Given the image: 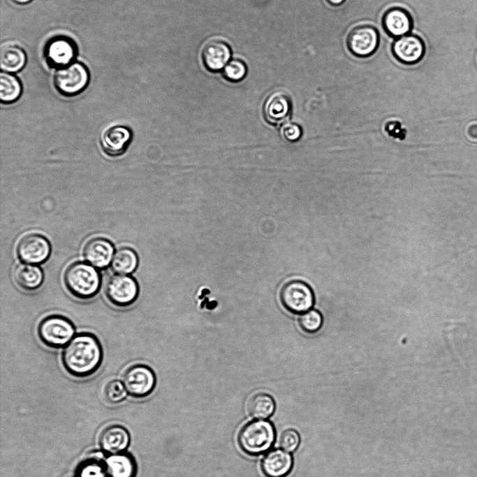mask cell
I'll return each mask as SVG.
<instances>
[{"mask_svg": "<svg viewBox=\"0 0 477 477\" xmlns=\"http://www.w3.org/2000/svg\"><path fill=\"white\" fill-rule=\"evenodd\" d=\"M103 358L99 339L89 332L75 334L61 353V362L66 371L79 378L94 373L101 366Z\"/></svg>", "mask_w": 477, "mask_h": 477, "instance_id": "obj_1", "label": "cell"}, {"mask_svg": "<svg viewBox=\"0 0 477 477\" xmlns=\"http://www.w3.org/2000/svg\"><path fill=\"white\" fill-rule=\"evenodd\" d=\"M63 280L68 292L81 300L94 297L101 286L99 271L91 264L81 261L74 262L66 267Z\"/></svg>", "mask_w": 477, "mask_h": 477, "instance_id": "obj_2", "label": "cell"}, {"mask_svg": "<svg viewBox=\"0 0 477 477\" xmlns=\"http://www.w3.org/2000/svg\"><path fill=\"white\" fill-rule=\"evenodd\" d=\"M276 438L273 424L266 420L256 419L246 423L240 430L237 442L241 450L249 455L267 453Z\"/></svg>", "mask_w": 477, "mask_h": 477, "instance_id": "obj_3", "label": "cell"}, {"mask_svg": "<svg viewBox=\"0 0 477 477\" xmlns=\"http://www.w3.org/2000/svg\"><path fill=\"white\" fill-rule=\"evenodd\" d=\"M73 323L66 317L52 314L44 317L37 327L39 340L47 347L61 348L75 334Z\"/></svg>", "mask_w": 477, "mask_h": 477, "instance_id": "obj_4", "label": "cell"}, {"mask_svg": "<svg viewBox=\"0 0 477 477\" xmlns=\"http://www.w3.org/2000/svg\"><path fill=\"white\" fill-rule=\"evenodd\" d=\"M54 85L62 95L73 97L81 93L88 85L89 72L87 66L79 62L59 68L54 75Z\"/></svg>", "mask_w": 477, "mask_h": 477, "instance_id": "obj_5", "label": "cell"}, {"mask_svg": "<svg viewBox=\"0 0 477 477\" xmlns=\"http://www.w3.org/2000/svg\"><path fill=\"white\" fill-rule=\"evenodd\" d=\"M139 285L131 276L115 274L110 276L105 286V294L110 304L117 308L131 306L139 295Z\"/></svg>", "mask_w": 477, "mask_h": 477, "instance_id": "obj_6", "label": "cell"}, {"mask_svg": "<svg viewBox=\"0 0 477 477\" xmlns=\"http://www.w3.org/2000/svg\"><path fill=\"white\" fill-rule=\"evenodd\" d=\"M279 299L284 308L293 314L308 311L314 301L312 290L300 280L286 282L281 287Z\"/></svg>", "mask_w": 477, "mask_h": 477, "instance_id": "obj_7", "label": "cell"}, {"mask_svg": "<svg viewBox=\"0 0 477 477\" xmlns=\"http://www.w3.org/2000/svg\"><path fill=\"white\" fill-rule=\"evenodd\" d=\"M51 250L50 243L45 236L37 233H31L19 240L16 253L22 262L39 265L48 259Z\"/></svg>", "mask_w": 477, "mask_h": 477, "instance_id": "obj_8", "label": "cell"}, {"mask_svg": "<svg viewBox=\"0 0 477 477\" xmlns=\"http://www.w3.org/2000/svg\"><path fill=\"white\" fill-rule=\"evenodd\" d=\"M123 384L126 391L135 397L149 395L156 385V376L147 365L135 364L128 367L122 376Z\"/></svg>", "mask_w": 477, "mask_h": 477, "instance_id": "obj_9", "label": "cell"}, {"mask_svg": "<svg viewBox=\"0 0 477 477\" xmlns=\"http://www.w3.org/2000/svg\"><path fill=\"white\" fill-rule=\"evenodd\" d=\"M379 42V32L369 24H361L353 28L347 35L346 45L348 50L359 57L372 55Z\"/></svg>", "mask_w": 477, "mask_h": 477, "instance_id": "obj_10", "label": "cell"}, {"mask_svg": "<svg viewBox=\"0 0 477 477\" xmlns=\"http://www.w3.org/2000/svg\"><path fill=\"white\" fill-rule=\"evenodd\" d=\"M44 53L47 63L59 69L73 62L77 47L71 38L59 35L51 38L46 43Z\"/></svg>", "mask_w": 477, "mask_h": 477, "instance_id": "obj_11", "label": "cell"}, {"mask_svg": "<svg viewBox=\"0 0 477 477\" xmlns=\"http://www.w3.org/2000/svg\"><path fill=\"white\" fill-rule=\"evenodd\" d=\"M133 138L131 129L124 125H115L105 129L100 143L103 152L110 157H118L128 149Z\"/></svg>", "mask_w": 477, "mask_h": 477, "instance_id": "obj_12", "label": "cell"}, {"mask_svg": "<svg viewBox=\"0 0 477 477\" xmlns=\"http://www.w3.org/2000/svg\"><path fill=\"white\" fill-rule=\"evenodd\" d=\"M392 51L395 58L400 62L405 64H413L423 58L425 46L419 36L414 34H406L395 41Z\"/></svg>", "mask_w": 477, "mask_h": 477, "instance_id": "obj_13", "label": "cell"}, {"mask_svg": "<svg viewBox=\"0 0 477 477\" xmlns=\"http://www.w3.org/2000/svg\"><path fill=\"white\" fill-rule=\"evenodd\" d=\"M114 251V245L110 240L95 237L85 243L82 254L86 262L98 269H104L111 263Z\"/></svg>", "mask_w": 477, "mask_h": 477, "instance_id": "obj_14", "label": "cell"}, {"mask_svg": "<svg viewBox=\"0 0 477 477\" xmlns=\"http://www.w3.org/2000/svg\"><path fill=\"white\" fill-rule=\"evenodd\" d=\"M293 464L291 454L276 448L265 453L261 461V469L266 477H286L291 472Z\"/></svg>", "mask_w": 477, "mask_h": 477, "instance_id": "obj_15", "label": "cell"}, {"mask_svg": "<svg viewBox=\"0 0 477 477\" xmlns=\"http://www.w3.org/2000/svg\"><path fill=\"white\" fill-rule=\"evenodd\" d=\"M231 56L228 44L219 39L207 41L202 49V59L205 67L216 72L224 68Z\"/></svg>", "mask_w": 477, "mask_h": 477, "instance_id": "obj_16", "label": "cell"}, {"mask_svg": "<svg viewBox=\"0 0 477 477\" xmlns=\"http://www.w3.org/2000/svg\"><path fill=\"white\" fill-rule=\"evenodd\" d=\"M291 104L288 96L282 91H275L266 99L263 113L265 119L271 124L284 122L289 117Z\"/></svg>", "mask_w": 477, "mask_h": 477, "instance_id": "obj_17", "label": "cell"}, {"mask_svg": "<svg viewBox=\"0 0 477 477\" xmlns=\"http://www.w3.org/2000/svg\"><path fill=\"white\" fill-rule=\"evenodd\" d=\"M382 24L388 34L399 38L408 34L412 28L413 20L406 10L400 7H393L383 14Z\"/></svg>", "mask_w": 477, "mask_h": 477, "instance_id": "obj_18", "label": "cell"}, {"mask_svg": "<svg viewBox=\"0 0 477 477\" xmlns=\"http://www.w3.org/2000/svg\"><path fill=\"white\" fill-rule=\"evenodd\" d=\"M130 441L128 431L122 426L110 425L104 428L99 437V443L103 450L111 454L122 453Z\"/></svg>", "mask_w": 477, "mask_h": 477, "instance_id": "obj_19", "label": "cell"}, {"mask_svg": "<svg viewBox=\"0 0 477 477\" xmlns=\"http://www.w3.org/2000/svg\"><path fill=\"white\" fill-rule=\"evenodd\" d=\"M13 278L20 288L31 292L41 286L44 280V273L38 265L21 263L15 266Z\"/></svg>", "mask_w": 477, "mask_h": 477, "instance_id": "obj_20", "label": "cell"}, {"mask_svg": "<svg viewBox=\"0 0 477 477\" xmlns=\"http://www.w3.org/2000/svg\"><path fill=\"white\" fill-rule=\"evenodd\" d=\"M105 469L108 477H134L136 465L131 455L119 453L107 458Z\"/></svg>", "mask_w": 477, "mask_h": 477, "instance_id": "obj_21", "label": "cell"}, {"mask_svg": "<svg viewBox=\"0 0 477 477\" xmlns=\"http://www.w3.org/2000/svg\"><path fill=\"white\" fill-rule=\"evenodd\" d=\"M26 61V53L19 45L6 44L1 48L0 65L4 72L15 73L20 71L25 65Z\"/></svg>", "mask_w": 477, "mask_h": 477, "instance_id": "obj_22", "label": "cell"}, {"mask_svg": "<svg viewBox=\"0 0 477 477\" xmlns=\"http://www.w3.org/2000/svg\"><path fill=\"white\" fill-rule=\"evenodd\" d=\"M138 263L137 252L130 247L123 246L114 253L110 267L117 274L129 275L136 270Z\"/></svg>", "mask_w": 477, "mask_h": 477, "instance_id": "obj_23", "label": "cell"}, {"mask_svg": "<svg viewBox=\"0 0 477 477\" xmlns=\"http://www.w3.org/2000/svg\"><path fill=\"white\" fill-rule=\"evenodd\" d=\"M249 415L255 419H267L275 410V402L270 394L259 392L254 394L247 403Z\"/></svg>", "mask_w": 477, "mask_h": 477, "instance_id": "obj_24", "label": "cell"}, {"mask_svg": "<svg viewBox=\"0 0 477 477\" xmlns=\"http://www.w3.org/2000/svg\"><path fill=\"white\" fill-rule=\"evenodd\" d=\"M22 92L20 80L11 73L2 72L0 76V99L2 104L15 102Z\"/></svg>", "mask_w": 477, "mask_h": 477, "instance_id": "obj_25", "label": "cell"}, {"mask_svg": "<svg viewBox=\"0 0 477 477\" xmlns=\"http://www.w3.org/2000/svg\"><path fill=\"white\" fill-rule=\"evenodd\" d=\"M322 323V315L315 309H310L302 313L299 318L300 327L307 333L316 332L321 328Z\"/></svg>", "mask_w": 477, "mask_h": 477, "instance_id": "obj_26", "label": "cell"}, {"mask_svg": "<svg viewBox=\"0 0 477 477\" xmlns=\"http://www.w3.org/2000/svg\"><path fill=\"white\" fill-rule=\"evenodd\" d=\"M126 392L123 383L118 380H112L105 385L103 394L108 402L116 404L125 399Z\"/></svg>", "mask_w": 477, "mask_h": 477, "instance_id": "obj_27", "label": "cell"}, {"mask_svg": "<svg viewBox=\"0 0 477 477\" xmlns=\"http://www.w3.org/2000/svg\"><path fill=\"white\" fill-rule=\"evenodd\" d=\"M247 74L245 64L239 59L230 61L223 69L224 77L231 82H238L242 80Z\"/></svg>", "mask_w": 477, "mask_h": 477, "instance_id": "obj_28", "label": "cell"}, {"mask_svg": "<svg viewBox=\"0 0 477 477\" xmlns=\"http://www.w3.org/2000/svg\"><path fill=\"white\" fill-rule=\"evenodd\" d=\"M300 441L298 433L289 429L281 433L279 438V445L283 450L287 452H293L298 447Z\"/></svg>", "mask_w": 477, "mask_h": 477, "instance_id": "obj_29", "label": "cell"}, {"mask_svg": "<svg viewBox=\"0 0 477 477\" xmlns=\"http://www.w3.org/2000/svg\"><path fill=\"white\" fill-rule=\"evenodd\" d=\"M80 477H108L105 466L103 467L98 462H87L80 469Z\"/></svg>", "mask_w": 477, "mask_h": 477, "instance_id": "obj_30", "label": "cell"}, {"mask_svg": "<svg viewBox=\"0 0 477 477\" xmlns=\"http://www.w3.org/2000/svg\"><path fill=\"white\" fill-rule=\"evenodd\" d=\"M281 137L289 142L298 141L302 136V130L300 126L293 122H285L280 128Z\"/></svg>", "mask_w": 477, "mask_h": 477, "instance_id": "obj_31", "label": "cell"}, {"mask_svg": "<svg viewBox=\"0 0 477 477\" xmlns=\"http://www.w3.org/2000/svg\"><path fill=\"white\" fill-rule=\"evenodd\" d=\"M332 6H339L344 0H326Z\"/></svg>", "mask_w": 477, "mask_h": 477, "instance_id": "obj_32", "label": "cell"}, {"mask_svg": "<svg viewBox=\"0 0 477 477\" xmlns=\"http://www.w3.org/2000/svg\"><path fill=\"white\" fill-rule=\"evenodd\" d=\"M15 3H20V4H23L29 2L31 0H12Z\"/></svg>", "mask_w": 477, "mask_h": 477, "instance_id": "obj_33", "label": "cell"}]
</instances>
